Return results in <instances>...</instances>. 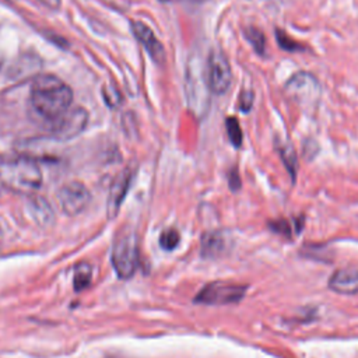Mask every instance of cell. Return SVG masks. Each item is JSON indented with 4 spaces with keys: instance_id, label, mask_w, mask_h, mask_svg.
I'll use <instances>...</instances> for the list:
<instances>
[{
    "instance_id": "6da1fadb",
    "label": "cell",
    "mask_w": 358,
    "mask_h": 358,
    "mask_svg": "<svg viewBox=\"0 0 358 358\" xmlns=\"http://www.w3.org/2000/svg\"><path fill=\"white\" fill-rule=\"evenodd\" d=\"M29 101L41 117L52 122L70 109L73 91L59 77L41 74L31 84Z\"/></svg>"
},
{
    "instance_id": "7a4b0ae2",
    "label": "cell",
    "mask_w": 358,
    "mask_h": 358,
    "mask_svg": "<svg viewBox=\"0 0 358 358\" xmlns=\"http://www.w3.org/2000/svg\"><path fill=\"white\" fill-rule=\"evenodd\" d=\"M42 185V172L35 159L0 154V186L14 193L31 194Z\"/></svg>"
},
{
    "instance_id": "3957f363",
    "label": "cell",
    "mask_w": 358,
    "mask_h": 358,
    "mask_svg": "<svg viewBox=\"0 0 358 358\" xmlns=\"http://www.w3.org/2000/svg\"><path fill=\"white\" fill-rule=\"evenodd\" d=\"M210 87L206 74V64L203 66L199 59L189 60L186 73V94L190 108L199 116L204 115L210 102Z\"/></svg>"
},
{
    "instance_id": "277c9868",
    "label": "cell",
    "mask_w": 358,
    "mask_h": 358,
    "mask_svg": "<svg viewBox=\"0 0 358 358\" xmlns=\"http://www.w3.org/2000/svg\"><path fill=\"white\" fill-rule=\"evenodd\" d=\"M112 264L116 270V274L126 280L130 278L138 264V250L137 241L133 234H124L116 238L112 249Z\"/></svg>"
},
{
    "instance_id": "5b68a950",
    "label": "cell",
    "mask_w": 358,
    "mask_h": 358,
    "mask_svg": "<svg viewBox=\"0 0 358 358\" xmlns=\"http://www.w3.org/2000/svg\"><path fill=\"white\" fill-rule=\"evenodd\" d=\"M245 294V285L228 281H213L200 289L194 302L204 305H229L239 302Z\"/></svg>"
},
{
    "instance_id": "8992f818",
    "label": "cell",
    "mask_w": 358,
    "mask_h": 358,
    "mask_svg": "<svg viewBox=\"0 0 358 358\" xmlns=\"http://www.w3.org/2000/svg\"><path fill=\"white\" fill-rule=\"evenodd\" d=\"M206 74H207V81L211 92L217 95H222L229 90L231 81H232V73H231L228 59L221 50L214 49L208 53V57L206 62Z\"/></svg>"
},
{
    "instance_id": "52a82bcc",
    "label": "cell",
    "mask_w": 358,
    "mask_h": 358,
    "mask_svg": "<svg viewBox=\"0 0 358 358\" xmlns=\"http://www.w3.org/2000/svg\"><path fill=\"white\" fill-rule=\"evenodd\" d=\"M56 199L67 215H77L88 206L91 194L84 183L69 182L57 190Z\"/></svg>"
},
{
    "instance_id": "ba28073f",
    "label": "cell",
    "mask_w": 358,
    "mask_h": 358,
    "mask_svg": "<svg viewBox=\"0 0 358 358\" xmlns=\"http://www.w3.org/2000/svg\"><path fill=\"white\" fill-rule=\"evenodd\" d=\"M288 95L301 105H313L320 95L317 80L309 73H296L285 85Z\"/></svg>"
},
{
    "instance_id": "9c48e42d",
    "label": "cell",
    "mask_w": 358,
    "mask_h": 358,
    "mask_svg": "<svg viewBox=\"0 0 358 358\" xmlns=\"http://www.w3.org/2000/svg\"><path fill=\"white\" fill-rule=\"evenodd\" d=\"M87 120H88V113L85 109L73 108V109H69L64 115H62L56 120H52L50 130L59 138H64V140L71 138L80 134L85 129Z\"/></svg>"
},
{
    "instance_id": "30bf717a",
    "label": "cell",
    "mask_w": 358,
    "mask_h": 358,
    "mask_svg": "<svg viewBox=\"0 0 358 358\" xmlns=\"http://www.w3.org/2000/svg\"><path fill=\"white\" fill-rule=\"evenodd\" d=\"M131 29L137 38V41L145 48L148 55L157 62L161 63L164 62V46L162 43L157 39L154 32L143 22L140 21H133L131 22Z\"/></svg>"
},
{
    "instance_id": "8fae6325",
    "label": "cell",
    "mask_w": 358,
    "mask_h": 358,
    "mask_svg": "<svg viewBox=\"0 0 358 358\" xmlns=\"http://www.w3.org/2000/svg\"><path fill=\"white\" fill-rule=\"evenodd\" d=\"M130 182H131V172L129 169L123 171L112 183L110 190H109V197H108V203H106V208H108V215L112 218L116 215V213L119 211V207L130 187Z\"/></svg>"
},
{
    "instance_id": "7c38bea8",
    "label": "cell",
    "mask_w": 358,
    "mask_h": 358,
    "mask_svg": "<svg viewBox=\"0 0 358 358\" xmlns=\"http://www.w3.org/2000/svg\"><path fill=\"white\" fill-rule=\"evenodd\" d=\"M329 287L340 294H358V267L337 270L330 277Z\"/></svg>"
},
{
    "instance_id": "4fadbf2b",
    "label": "cell",
    "mask_w": 358,
    "mask_h": 358,
    "mask_svg": "<svg viewBox=\"0 0 358 358\" xmlns=\"http://www.w3.org/2000/svg\"><path fill=\"white\" fill-rule=\"evenodd\" d=\"M225 248V239L220 232H208L203 236L201 252L204 256H217Z\"/></svg>"
},
{
    "instance_id": "5bb4252c",
    "label": "cell",
    "mask_w": 358,
    "mask_h": 358,
    "mask_svg": "<svg viewBox=\"0 0 358 358\" xmlns=\"http://www.w3.org/2000/svg\"><path fill=\"white\" fill-rule=\"evenodd\" d=\"M278 154H280V158L282 159L285 168L288 169L289 175L292 176V179L295 178V173H296V155H295V151L292 148V145L289 144H284V145H280L278 147Z\"/></svg>"
},
{
    "instance_id": "9a60e30c",
    "label": "cell",
    "mask_w": 358,
    "mask_h": 358,
    "mask_svg": "<svg viewBox=\"0 0 358 358\" xmlns=\"http://www.w3.org/2000/svg\"><path fill=\"white\" fill-rule=\"evenodd\" d=\"M91 282V267L87 263H83L76 267L74 271V288L76 291H81L87 288Z\"/></svg>"
},
{
    "instance_id": "2e32d148",
    "label": "cell",
    "mask_w": 358,
    "mask_h": 358,
    "mask_svg": "<svg viewBox=\"0 0 358 358\" xmlns=\"http://www.w3.org/2000/svg\"><path fill=\"white\" fill-rule=\"evenodd\" d=\"M245 35H246L248 41L250 42V45L253 46V49L259 55H263L266 50V38H264L263 32L255 27H249V28H246Z\"/></svg>"
},
{
    "instance_id": "e0dca14e",
    "label": "cell",
    "mask_w": 358,
    "mask_h": 358,
    "mask_svg": "<svg viewBox=\"0 0 358 358\" xmlns=\"http://www.w3.org/2000/svg\"><path fill=\"white\" fill-rule=\"evenodd\" d=\"M225 126H227V133H228V137L231 140V143L235 145V147H239L242 144V130H241V126H239V122L238 119L235 117H228L225 120Z\"/></svg>"
},
{
    "instance_id": "ac0fdd59",
    "label": "cell",
    "mask_w": 358,
    "mask_h": 358,
    "mask_svg": "<svg viewBox=\"0 0 358 358\" xmlns=\"http://www.w3.org/2000/svg\"><path fill=\"white\" fill-rule=\"evenodd\" d=\"M179 241H180L179 232L173 228H168L159 235V245L165 250H173L178 246Z\"/></svg>"
},
{
    "instance_id": "d6986e66",
    "label": "cell",
    "mask_w": 358,
    "mask_h": 358,
    "mask_svg": "<svg viewBox=\"0 0 358 358\" xmlns=\"http://www.w3.org/2000/svg\"><path fill=\"white\" fill-rule=\"evenodd\" d=\"M275 38H277V42L280 45L281 49L287 50V52H296V50H301L303 49V46L301 43H298L296 41H294L292 38H289L284 31L281 29H277L275 31Z\"/></svg>"
},
{
    "instance_id": "ffe728a7",
    "label": "cell",
    "mask_w": 358,
    "mask_h": 358,
    "mask_svg": "<svg viewBox=\"0 0 358 358\" xmlns=\"http://www.w3.org/2000/svg\"><path fill=\"white\" fill-rule=\"evenodd\" d=\"M32 214L36 218V221L43 222V221H49V217L52 218V210H49L48 204L45 203V200L42 199H36L32 203Z\"/></svg>"
},
{
    "instance_id": "44dd1931",
    "label": "cell",
    "mask_w": 358,
    "mask_h": 358,
    "mask_svg": "<svg viewBox=\"0 0 358 358\" xmlns=\"http://www.w3.org/2000/svg\"><path fill=\"white\" fill-rule=\"evenodd\" d=\"M103 98L106 101V103H109L112 108H115L116 105H119L120 102V95L115 88H103Z\"/></svg>"
},
{
    "instance_id": "7402d4cb",
    "label": "cell",
    "mask_w": 358,
    "mask_h": 358,
    "mask_svg": "<svg viewBox=\"0 0 358 358\" xmlns=\"http://www.w3.org/2000/svg\"><path fill=\"white\" fill-rule=\"evenodd\" d=\"M270 227H271L274 231L280 232V234L289 235V225H288V222L284 221V220H280V221H275V222H270Z\"/></svg>"
},
{
    "instance_id": "603a6c76",
    "label": "cell",
    "mask_w": 358,
    "mask_h": 358,
    "mask_svg": "<svg viewBox=\"0 0 358 358\" xmlns=\"http://www.w3.org/2000/svg\"><path fill=\"white\" fill-rule=\"evenodd\" d=\"M252 103H253V94L252 92H243L241 95V109L243 112H246V110L250 109Z\"/></svg>"
},
{
    "instance_id": "cb8c5ba5",
    "label": "cell",
    "mask_w": 358,
    "mask_h": 358,
    "mask_svg": "<svg viewBox=\"0 0 358 358\" xmlns=\"http://www.w3.org/2000/svg\"><path fill=\"white\" fill-rule=\"evenodd\" d=\"M43 6H46V7H49V8H53V10H56V8H59V6H60V3H62V0H39Z\"/></svg>"
},
{
    "instance_id": "d4e9b609",
    "label": "cell",
    "mask_w": 358,
    "mask_h": 358,
    "mask_svg": "<svg viewBox=\"0 0 358 358\" xmlns=\"http://www.w3.org/2000/svg\"><path fill=\"white\" fill-rule=\"evenodd\" d=\"M229 185H231V187H232V189H238V187H239L241 182H239V179H238V173H236V172H232V173H231Z\"/></svg>"
},
{
    "instance_id": "484cf974",
    "label": "cell",
    "mask_w": 358,
    "mask_h": 358,
    "mask_svg": "<svg viewBox=\"0 0 358 358\" xmlns=\"http://www.w3.org/2000/svg\"><path fill=\"white\" fill-rule=\"evenodd\" d=\"M161 1H165V3H169V1H193V3H201V1H206V0H161Z\"/></svg>"
},
{
    "instance_id": "4316f807",
    "label": "cell",
    "mask_w": 358,
    "mask_h": 358,
    "mask_svg": "<svg viewBox=\"0 0 358 358\" xmlns=\"http://www.w3.org/2000/svg\"><path fill=\"white\" fill-rule=\"evenodd\" d=\"M1 64H3V57H1V55H0V67H1Z\"/></svg>"
}]
</instances>
